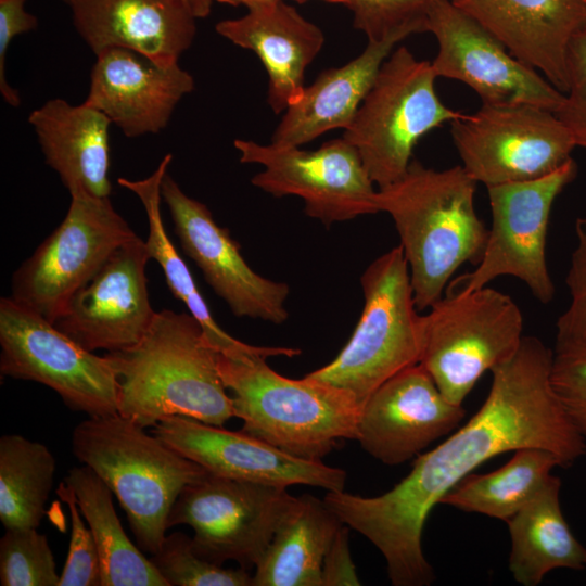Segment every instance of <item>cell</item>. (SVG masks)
<instances>
[{"instance_id": "cell-40", "label": "cell", "mask_w": 586, "mask_h": 586, "mask_svg": "<svg viewBox=\"0 0 586 586\" xmlns=\"http://www.w3.org/2000/svg\"><path fill=\"white\" fill-rule=\"evenodd\" d=\"M360 585L348 545V526L343 524L336 532L324 556L321 586Z\"/></svg>"}, {"instance_id": "cell-33", "label": "cell", "mask_w": 586, "mask_h": 586, "mask_svg": "<svg viewBox=\"0 0 586 586\" xmlns=\"http://www.w3.org/2000/svg\"><path fill=\"white\" fill-rule=\"evenodd\" d=\"M48 538L37 528L5 530L0 539L2 586H59Z\"/></svg>"}, {"instance_id": "cell-17", "label": "cell", "mask_w": 586, "mask_h": 586, "mask_svg": "<svg viewBox=\"0 0 586 586\" xmlns=\"http://www.w3.org/2000/svg\"><path fill=\"white\" fill-rule=\"evenodd\" d=\"M149 259L146 242L138 235L123 243L73 295L55 328L91 352L136 344L156 313L149 298Z\"/></svg>"}, {"instance_id": "cell-9", "label": "cell", "mask_w": 586, "mask_h": 586, "mask_svg": "<svg viewBox=\"0 0 586 586\" xmlns=\"http://www.w3.org/2000/svg\"><path fill=\"white\" fill-rule=\"evenodd\" d=\"M0 373L41 383L88 417L118 412V380L107 354L99 356L12 297L0 300Z\"/></svg>"}, {"instance_id": "cell-20", "label": "cell", "mask_w": 586, "mask_h": 586, "mask_svg": "<svg viewBox=\"0 0 586 586\" xmlns=\"http://www.w3.org/2000/svg\"><path fill=\"white\" fill-rule=\"evenodd\" d=\"M179 63L163 66L129 49L97 54L85 102L102 112L128 138L167 127L181 99L194 89Z\"/></svg>"}, {"instance_id": "cell-27", "label": "cell", "mask_w": 586, "mask_h": 586, "mask_svg": "<svg viewBox=\"0 0 586 586\" xmlns=\"http://www.w3.org/2000/svg\"><path fill=\"white\" fill-rule=\"evenodd\" d=\"M342 525L323 499L297 497L255 565L253 586H321L324 556Z\"/></svg>"}, {"instance_id": "cell-7", "label": "cell", "mask_w": 586, "mask_h": 586, "mask_svg": "<svg viewBox=\"0 0 586 586\" xmlns=\"http://www.w3.org/2000/svg\"><path fill=\"white\" fill-rule=\"evenodd\" d=\"M419 364L443 395L462 405L480 378L511 359L523 340V315L509 295L489 286L446 289L420 317Z\"/></svg>"}, {"instance_id": "cell-8", "label": "cell", "mask_w": 586, "mask_h": 586, "mask_svg": "<svg viewBox=\"0 0 586 586\" xmlns=\"http://www.w3.org/2000/svg\"><path fill=\"white\" fill-rule=\"evenodd\" d=\"M431 62L398 47L378 76L342 138L358 152L378 189L398 180L412 161L419 140L460 117L435 90Z\"/></svg>"}, {"instance_id": "cell-25", "label": "cell", "mask_w": 586, "mask_h": 586, "mask_svg": "<svg viewBox=\"0 0 586 586\" xmlns=\"http://www.w3.org/2000/svg\"><path fill=\"white\" fill-rule=\"evenodd\" d=\"M391 37L368 41L349 62L324 69L291 104L278 123L271 142L301 146L334 129H346L371 89L378 73L402 41Z\"/></svg>"}, {"instance_id": "cell-41", "label": "cell", "mask_w": 586, "mask_h": 586, "mask_svg": "<svg viewBox=\"0 0 586 586\" xmlns=\"http://www.w3.org/2000/svg\"><path fill=\"white\" fill-rule=\"evenodd\" d=\"M196 18L209 15L213 0H182Z\"/></svg>"}, {"instance_id": "cell-18", "label": "cell", "mask_w": 586, "mask_h": 586, "mask_svg": "<svg viewBox=\"0 0 586 586\" xmlns=\"http://www.w3.org/2000/svg\"><path fill=\"white\" fill-rule=\"evenodd\" d=\"M153 434L209 473L241 481L308 485L344 491L346 472L288 454L243 431H229L193 418L173 416L153 426Z\"/></svg>"}, {"instance_id": "cell-21", "label": "cell", "mask_w": 586, "mask_h": 586, "mask_svg": "<svg viewBox=\"0 0 586 586\" xmlns=\"http://www.w3.org/2000/svg\"><path fill=\"white\" fill-rule=\"evenodd\" d=\"M73 25L97 55L129 49L153 62L177 64L196 35V17L182 0H72Z\"/></svg>"}, {"instance_id": "cell-23", "label": "cell", "mask_w": 586, "mask_h": 586, "mask_svg": "<svg viewBox=\"0 0 586 586\" xmlns=\"http://www.w3.org/2000/svg\"><path fill=\"white\" fill-rule=\"evenodd\" d=\"M518 60L558 90L568 89L566 51L586 17V0H451Z\"/></svg>"}, {"instance_id": "cell-12", "label": "cell", "mask_w": 586, "mask_h": 586, "mask_svg": "<svg viewBox=\"0 0 586 586\" xmlns=\"http://www.w3.org/2000/svg\"><path fill=\"white\" fill-rule=\"evenodd\" d=\"M286 488L208 472L180 493L168 528L189 525L199 556L218 565L232 560L251 571L296 502Z\"/></svg>"}, {"instance_id": "cell-2", "label": "cell", "mask_w": 586, "mask_h": 586, "mask_svg": "<svg viewBox=\"0 0 586 586\" xmlns=\"http://www.w3.org/2000/svg\"><path fill=\"white\" fill-rule=\"evenodd\" d=\"M107 356L118 380V413L142 428L173 416L217 426L235 417L218 351L190 313L156 311L136 344Z\"/></svg>"}, {"instance_id": "cell-3", "label": "cell", "mask_w": 586, "mask_h": 586, "mask_svg": "<svg viewBox=\"0 0 586 586\" xmlns=\"http://www.w3.org/2000/svg\"><path fill=\"white\" fill-rule=\"evenodd\" d=\"M476 183L461 165L437 170L412 160L398 180L378 189L379 212L394 221L419 311L444 295L459 267L483 254L488 229L475 211Z\"/></svg>"}, {"instance_id": "cell-11", "label": "cell", "mask_w": 586, "mask_h": 586, "mask_svg": "<svg viewBox=\"0 0 586 586\" xmlns=\"http://www.w3.org/2000/svg\"><path fill=\"white\" fill-rule=\"evenodd\" d=\"M576 175L571 158L544 177L487 187L492 220L483 254L472 271L451 279L446 289L472 291L510 276L538 302L550 303L556 294L546 256L550 213Z\"/></svg>"}, {"instance_id": "cell-13", "label": "cell", "mask_w": 586, "mask_h": 586, "mask_svg": "<svg viewBox=\"0 0 586 586\" xmlns=\"http://www.w3.org/2000/svg\"><path fill=\"white\" fill-rule=\"evenodd\" d=\"M450 124L461 166L486 188L544 177L576 148L555 112L531 104H482Z\"/></svg>"}, {"instance_id": "cell-37", "label": "cell", "mask_w": 586, "mask_h": 586, "mask_svg": "<svg viewBox=\"0 0 586 586\" xmlns=\"http://www.w3.org/2000/svg\"><path fill=\"white\" fill-rule=\"evenodd\" d=\"M551 384L565 413L586 440V347L555 346Z\"/></svg>"}, {"instance_id": "cell-26", "label": "cell", "mask_w": 586, "mask_h": 586, "mask_svg": "<svg viewBox=\"0 0 586 586\" xmlns=\"http://www.w3.org/2000/svg\"><path fill=\"white\" fill-rule=\"evenodd\" d=\"M561 481L550 474L508 523L509 570L524 586L538 585L556 569L582 570L586 548L572 533L560 505Z\"/></svg>"}, {"instance_id": "cell-1", "label": "cell", "mask_w": 586, "mask_h": 586, "mask_svg": "<svg viewBox=\"0 0 586 586\" xmlns=\"http://www.w3.org/2000/svg\"><path fill=\"white\" fill-rule=\"evenodd\" d=\"M552 356L539 339L524 335L514 356L491 371V388L480 409L443 443L417 456L411 471L393 488L372 497L327 492L323 501L341 522L382 553L392 585L434 582L422 549L428 517L482 463L524 447L553 453L562 467L585 455L586 440L551 384Z\"/></svg>"}, {"instance_id": "cell-31", "label": "cell", "mask_w": 586, "mask_h": 586, "mask_svg": "<svg viewBox=\"0 0 586 586\" xmlns=\"http://www.w3.org/2000/svg\"><path fill=\"white\" fill-rule=\"evenodd\" d=\"M56 463L49 448L20 434L0 438V521L4 530L37 528Z\"/></svg>"}, {"instance_id": "cell-38", "label": "cell", "mask_w": 586, "mask_h": 586, "mask_svg": "<svg viewBox=\"0 0 586 586\" xmlns=\"http://www.w3.org/2000/svg\"><path fill=\"white\" fill-rule=\"evenodd\" d=\"M568 89L556 115L570 130L576 146L586 148V17L566 51Z\"/></svg>"}, {"instance_id": "cell-15", "label": "cell", "mask_w": 586, "mask_h": 586, "mask_svg": "<svg viewBox=\"0 0 586 586\" xmlns=\"http://www.w3.org/2000/svg\"><path fill=\"white\" fill-rule=\"evenodd\" d=\"M426 31L438 50L431 62L436 77L469 86L482 104H531L552 112L564 93L515 56L484 26L451 0H435Z\"/></svg>"}, {"instance_id": "cell-29", "label": "cell", "mask_w": 586, "mask_h": 586, "mask_svg": "<svg viewBox=\"0 0 586 586\" xmlns=\"http://www.w3.org/2000/svg\"><path fill=\"white\" fill-rule=\"evenodd\" d=\"M74 491L98 549L101 586H168L150 558L126 535L113 493L88 466L72 468L64 479Z\"/></svg>"}, {"instance_id": "cell-32", "label": "cell", "mask_w": 586, "mask_h": 586, "mask_svg": "<svg viewBox=\"0 0 586 586\" xmlns=\"http://www.w3.org/2000/svg\"><path fill=\"white\" fill-rule=\"evenodd\" d=\"M151 562L168 586H253V576L244 568H224L199 556L192 537L183 532L165 536Z\"/></svg>"}, {"instance_id": "cell-16", "label": "cell", "mask_w": 586, "mask_h": 586, "mask_svg": "<svg viewBox=\"0 0 586 586\" xmlns=\"http://www.w3.org/2000/svg\"><path fill=\"white\" fill-rule=\"evenodd\" d=\"M162 199L183 252L234 316L276 324L286 321L285 302L290 293L286 283L255 272L229 230L220 227L208 207L187 195L168 174L162 182Z\"/></svg>"}, {"instance_id": "cell-42", "label": "cell", "mask_w": 586, "mask_h": 586, "mask_svg": "<svg viewBox=\"0 0 586 586\" xmlns=\"http://www.w3.org/2000/svg\"><path fill=\"white\" fill-rule=\"evenodd\" d=\"M268 1H272V0H213V2H218V3L228 4L232 7L243 5L245 8H249L251 5L262 3V2H268Z\"/></svg>"}, {"instance_id": "cell-24", "label": "cell", "mask_w": 586, "mask_h": 586, "mask_svg": "<svg viewBox=\"0 0 586 586\" xmlns=\"http://www.w3.org/2000/svg\"><path fill=\"white\" fill-rule=\"evenodd\" d=\"M28 122L46 164L59 175L69 194L110 198L112 123L102 112L86 102L73 105L55 98L34 110Z\"/></svg>"}, {"instance_id": "cell-39", "label": "cell", "mask_w": 586, "mask_h": 586, "mask_svg": "<svg viewBox=\"0 0 586 586\" xmlns=\"http://www.w3.org/2000/svg\"><path fill=\"white\" fill-rule=\"evenodd\" d=\"M27 0H0V93L11 106L21 104L18 91L7 79V55L13 39L38 26V18L26 11Z\"/></svg>"}, {"instance_id": "cell-19", "label": "cell", "mask_w": 586, "mask_h": 586, "mask_svg": "<svg viewBox=\"0 0 586 586\" xmlns=\"http://www.w3.org/2000/svg\"><path fill=\"white\" fill-rule=\"evenodd\" d=\"M422 365L415 364L382 383L360 409V446L384 464L406 462L450 433L463 419Z\"/></svg>"}, {"instance_id": "cell-44", "label": "cell", "mask_w": 586, "mask_h": 586, "mask_svg": "<svg viewBox=\"0 0 586 586\" xmlns=\"http://www.w3.org/2000/svg\"><path fill=\"white\" fill-rule=\"evenodd\" d=\"M65 4H69L72 0H62Z\"/></svg>"}, {"instance_id": "cell-30", "label": "cell", "mask_w": 586, "mask_h": 586, "mask_svg": "<svg viewBox=\"0 0 586 586\" xmlns=\"http://www.w3.org/2000/svg\"><path fill=\"white\" fill-rule=\"evenodd\" d=\"M513 453L497 470L463 477L440 504L507 522L539 491L551 470L562 467L559 458L544 448L524 447Z\"/></svg>"}, {"instance_id": "cell-6", "label": "cell", "mask_w": 586, "mask_h": 586, "mask_svg": "<svg viewBox=\"0 0 586 586\" xmlns=\"http://www.w3.org/2000/svg\"><path fill=\"white\" fill-rule=\"evenodd\" d=\"M364 308L339 355L307 375L353 395L360 406L386 380L419 362L420 317L400 245L375 258L360 277Z\"/></svg>"}, {"instance_id": "cell-43", "label": "cell", "mask_w": 586, "mask_h": 586, "mask_svg": "<svg viewBox=\"0 0 586 586\" xmlns=\"http://www.w3.org/2000/svg\"><path fill=\"white\" fill-rule=\"evenodd\" d=\"M294 1L298 3H305L307 0H294ZM322 1H326L328 3H333V4H343L347 8L349 5V0H322Z\"/></svg>"}, {"instance_id": "cell-10", "label": "cell", "mask_w": 586, "mask_h": 586, "mask_svg": "<svg viewBox=\"0 0 586 586\" xmlns=\"http://www.w3.org/2000/svg\"><path fill=\"white\" fill-rule=\"evenodd\" d=\"M136 235L110 198L71 193L64 219L14 271L10 297L53 323L109 256Z\"/></svg>"}, {"instance_id": "cell-14", "label": "cell", "mask_w": 586, "mask_h": 586, "mask_svg": "<svg viewBox=\"0 0 586 586\" xmlns=\"http://www.w3.org/2000/svg\"><path fill=\"white\" fill-rule=\"evenodd\" d=\"M233 145L241 163L263 166L253 186L275 198L303 199L305 214L324 226L379 213L378 189L357 150L342 137L316 150L244 139Z\"/></svg>"}, {"instance_id": "cell-22", "label": "cell", "mask_w": 586, "mask_h": 586, "mask_svg": "<svg viewBox=\"0 0 586 586\" xmlns=\"http://www.w3.org/2000/svg\"><path fill=\"white\" fill-rule=\"evenodd\" d=\"M237 18L215 25L218 35L253 51L268 75L267 103L275 114L296 102L305 88V72L323 47L320 27L284 0L246 8Z\"/></svg>"}, {"instance_id": "cell-35", "label": "cell", "mask_w": 586, "mask_h": 586, "mask_svg": "<svg viewBox=\"0 0 586 586\" xmlns=\"http://www.w3.org/2000/svg\"><path fill=\"white\" fill-rule=\"evenodd\" d=\"M71 515V539L67 559L59 586H101V568L94 538L82 520L73 488L64 481L56 488Z\"/></svg>"}, {"instance_id": "cell-28", "label": "cell", "mask_w": 586, "mask_h": 586, "mask_svg": "<svg viewBox=\"0 0 586 586\" xmlns=\"http://www.w3.org/2000/svg\"><path fill=\"white\" fill-rule=\"evenodd\" d=\"M173 155L166 154L156 169L146 178L130 180L118 178L119 186L138 196L146 214L148 238L145 240L151 259H154L163 270L166 283L171 294L181 301L187 309L202 326L211 344L229 357L268 354L275 355L276 347L254 346L246 344L228 334L215 320L211 309L202 296L193 276L178 253L165 229L161 212L162 182L171 163Z\"/></svg>"}, {"instance_id": "cell-36", "label": "cell", "mask_w": 586, "mask_h": 586, "mask_svg": "<svg viewBox=\"0 0 586 586\" xmlns=\"http://www.w3.org/2000/svg\"><path fill=\"white\" fill-rule=\"evenodd\" d=\"M575 246L565 277L570 303L556 323L555 346L586 347V218L575 220Z\"/></svg>"}, {"instance_id": "cell-4", "label": "cell", "mask_w": 586, "mask_h": 586, "mask_svg": "<svg viewBox=\"0 0 586 586\" xmlns=\"http://www.w3.org/2000/svg\"><path fill=\"white\" fill-rule=\"evenodd\" d=\"M267 358L218 353L219 373L232 392L241 431L313 461H322L340 440H356L361 406L353 395L307 374L300 380L283 377Z\"/></svg>"}, {"instance_id": "cell-5", "label": "cell", "mask_w": 586, "mask_h": 586, "mask_svg": "<svg viewBox=\"0 0 586 586\" xmlns=\"http://www.w3.org/2000/svg\"><path fill=\"white\" fill-rule=\"evenodd\" d=\"M72 451L117 497L138 547L151 556L162 546L180 493L208 473L118 412L77 424Z\"/></svg>"}, {"instance_id": "cell-34", "label": "cell", "mask_w": 586, "mask_h": 586, "mask_svg": "<svg viewBox=\"0 0 586 586\" xmlns=\"http://www.w3.org/2000/svg\"><path fill=\"white\" fill-rule=\"evenodd\" d=\"M435 0H349L353 25L368 41L391 37L403 40L426 31L430 10Z\"/></svg>"}]
</instances>
